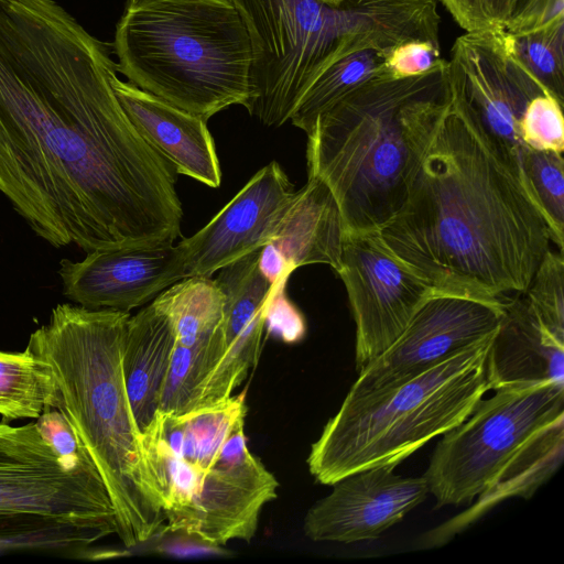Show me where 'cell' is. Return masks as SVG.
Here are the masks:
<instances>
[{"instance_id": "7", "label": "cell", "mask_w": 564, "mask_h": 564, "mask_svg": "<svg viewBox=\"0 0 564 564\" xmlns=\"http://www.w3.org/2000/svg\"><path fill=\"white\" fill-rule=\"evenodd\" d=\"M496 330L405 381L347 393L311 447L316 481L332 486L359 470L395 467L462 423L490 390L486 361Z\"/></svg>"}, {"instance_id": "16", "label": "cell", "mask_w": 564, "mask_h": 564, "mask_svg": "<svg viewBox=\"0 0 564 564\" xmlns=\"http://www.w3.org/2000/svg\"><path fill=\"white\" fill-rule=\"evenodd\" d=\"M58 274L73 303L130 312L185 279L184 248L180 242L98 249L79 261L62 259Z\"/></svg>"}, {"instance_id": "30", "label": "cell", "mask_w": 564, "mask_h": 564, "mask_svg": "<svg viewBox=\"0 0 564 564\" xmlns=\"http://www.w3.org/2000/svg\"><path fill=\"white\" fill-rule=\"evenodd\" d=\"M510 35L520 61L564 105V15Z\"/></svg>"}, {"instance_id": "2", "label": "cell", "mask_w": 564, "mask_h": 564, "mask_svg": "<svg viewBox=\"0 0 564 564\" xmlns=\"http://www.w3.org/2000/svg\"><path fill=\"white\" fill-rule=\"evenodd\" d=\"M379 234L436 293L494 303L527 290L553 242L516 158L451 94Z\"/></svg>"}, {"instance_id": "23", "label": "cell", "mask_w": 564, "mask_h": 564, "mask_svg": "<svg viewBox=\"0 0 564 564\" xmlns=\"http://www.w3.org/2000/svg\"><path fill=\"white\" fill-rule=\"evenodd\" d=\"M389 51L369 47L351 52L329 65L304 93L293 113V126L307 133L316 119L359 86L390 78L386 61Z\"/></svg>"}, {"instance_id": "37", "label": "cell", "mask_w": 564, "mask_h": 564, "mask_svg": "<svg viewBox=\"0 0 564 564\" xmlns=\"http://www.w3.org/2000/svg\"><path fill=\"white\" fill-rule=\"evenodd\" d=\"M323 2H326L328 4H334V6H337L343 0H322Z\"/></svg>"}, {"instance_id": "36", "label": "cell", "mask_w": 564, "mask_h": 564, "mask_svg": "<svg viewBox=\"0 0 564 564\" xmlns=\"http://www.w3.org/2000/svg\"><path fill=\"white\" fill-rule=\"evenodd\" d=\"M175 539H170L158 546L160 553L173 556H200L224 554L223 546L214 545L194 536L178 533Z\"/></svg>"}, {"instance_id": "6", "label": "cell", "mask_w": 564, "mask_h": 564, "mask_svg": "<svg viewBox=\"0 0 564 564\" xmlns=\"http://www.w3.org/2000/svg\"><path fill=\"white\" fill-rule=\"evenodd\" d=\"M251 47L248 112L269 127L290 120L312 83L334 62L359 50L383 51L419 40L420 0H230Z\"/></svg>"}, {"instance_id": "12", "label": "cell", "mask_w": 564, "mask_h": 564, "mask_svg": "<svg viewBox=\"0 0 564 564\" xmlns=\"http://www.w3.org/2000/svg\"><path fill=\"white\" fill-rule=\"evenodd\" d=\"M505 303L433 294L398 339L358 371L348 393L361 394L397 384L446 360L494 333Z\"/></svg>"}, {"instance_id": "1", "label": "cell", "mask_w": 564, "mask_h": 564, "mask_svg": "<svg viewBox=\"0 0 564 564\" xmlns=\"http://www.w3.org/2000/svg\"><path fill=\"white\" fill-rule=\"evenodd\" d=\"M110 48L54 0H0V192L55 248L173 243L176 171L135 130Z\"/></svg>"}, {"instance_id": "14", "label": "cell", "mask_w": 564, "mask_h": 564, "mask_svg": "<svg viewBox=\"0 0 564 564\" xmlns=\"http://www.w3.org/2000/svg\"><path fill=\"white\" fill-rule=\"evenodd\" d=\"M295 193L279 163L259 170L207 225L181 241L185 278L212 276L271 242Z\"/></svg>"}, {"instance_id": "21", "label": "cell", "mask_w": 564, "mask_h": 564, "mask_svg": "<svg viewBox=\"0 0 564 564\" xmlns=\"http://www.w3.org/2000/svg\"><path fill=\"white\" fill-rule=\"evenodd\" d=\"M260 250L226 264L215 279L224 294L225 355L239 368L256 367L263 332L265 306L273 289L259 269Z\"/></svg>"}, {"instance_id": "35", "label": "cell", "mask_w": 564, "mask_h": 564, "mask_svg": "<svg viewBox=\"0 0 564 564\" xmlns=\"http://www.w3.org/2000/svg\"><path fill=\"white\" fill-rule=\"evenodd\" d=\"M441 46L425 41H409L389 51L386 61L390 78L424 74L442 62Z\"/></svg>"}, {"instance_id": "17", "label": "cell", "mask_w": 564, "mask_h": 564, "mask_svg": "<svg viewBox=\"0 0 564 564\" xmlns=\"http://www.w3.org/2000/svg\"><path fill=\"white\" fill-rule=\"evenodd\" d=\"M111 86L135 130L176 173L209 187L220 185L219 160L207 120L122 82L117 74Z\"/></svg>"}, {"instance_id": "13", "label": "cell", "mask_w": 564, "mask_h": 564, "mask_svg": "<svg viewBox=\"0 0 564 564\" xmlns=\"http://www.w3.org/2000/svg\"><path fill=\"white\" fill-rule=\"evenodd\" d=\"M278 488L273 474L249 451L241 419L205 474L198 496L162 534L184 533L218 546L231 540L249 542Z\"/></svg>"}, {"instance_id": "9", "label": "cell", "mask_w": 564, "mask_h": 564, "mask_svg": "<svg viewBox=\"0 0 564 564\" xmlns=\"http://www.w3.org/2000/svg\"><path fill=\"white\" fill-rule=\"evenodd\" d=\"M26 512L118 533L116 511L102 478L73 473L35 422L0 423V513Z\"/></svg>"}, {"instance_id": "31", "label": "cell", "mask_w": 564, "mask_h": 564, "mask_svg": "<svg viewBox=\"0 0 564 564\" xmlns=\"http://www.w3.org/2000/svg\"><path fill=\"white\" fill-rule=\"evenodd\" d=\"M564 258L549 249L523 292L539 322L564 341Z\"/></svg>"}, {"instance_id": "3", "label": "cell", "mask_w": 564, "mask_h": 564, "mask_svg": "<svg viewBox=\"0 0 564 564\" xmlns=\"http://www.w3.org/2000/svg\"><path fill=\"white\" fill-rule=\"evenodd\" d=\"M129 312L58 304L26 350L51 366L57 410L90 454L109 491L126 547L161 535L163 503L127 395L121 357Z\"/></svg>"}, {"instance_id": "29", "label": "cell", "mask_w": 564, "mask_h": 564, "mask_svg": "<svg viewBox=\"0 0 564 564\" xmlns=\"http://www.w3.org/2000/svg\"><path fill=\"white\" fill-rule=\"evenodd\" d=\"M521 178L543 213L553 243L563 252L564 242V159L563 153L522 145L516 153Z\"/></svg>"}, {"instance_id": "4", "label": "cell", "mask_w": 564, "mask_h": 564, "mask_svg": "<svg viewBox=\"0 0 564 564\" xmlns=\"http://www.w3.org/2000/svg\"><path fill=\"white\" fill-rule=\"evenodd\" d=\"M449 100L447 61L346 95L307 134V175L333 193L345 231H372L401 207L411 173Z\"/></svg>"}, {"instance_id": "10", "label": "cell", "mask_w": 564, "mask_h": 564, "mask_svg": "<svg viewBox=\"0 0 564 564\" xmlns=\"http://www.w3.org/2000/svg\"><path fill=\"white\" fill-rule=\"evenodd\" d=\"M337 274L356 324L359 371L403 333L436 292L384 243L379 231H345Z\"/></svg>"}, {"instance_id": "27", "label": "cell", "mask_w": 564, "mask_h": 564, "mask_svg": "<svg viewBox=\"0 0 564 564\" xmlns=\"http://www.w3.org/2000/svg\"><path fill=\"white\" fill-rule=\"evenodd\" d=\"M102 533L41 514L0 513V550H35L79 554Z\"/></svg>"}, {"instance_id": "26", "label": "cell", "mask_w": 564, "mask_h": 564, "mask_svg": "<svg viewBox=\"0 0 564 564\" xmlns=\"http://www.w3.org/2000/svg\"><path fill=\"white\" fill-rule=\"evenodd\" d=\"M225 352L221 324L213 334L192 347L175 343L162 388L159 411L180 414L193 410L202 387Z\"/></svg>"}, {"instance_id": "18", "label": "cell", "mask_w": 564, "mask_h": 564, "mask_svg": "<svg viewBox=\"0 0 564 564\" xmlns=\"http://www.w3.org/2000/svg\"><path fill=\"white\" fill-rule=\"evenodd\" d=\"M490 390L540 382L564 384V341L536 318L523 293L505 303L486 361Z\"/></svg>"}, {"instance_id": "15", "label": "cell", "mask_w": 564, "mask_h": 564, "mask_svg": "<svg viewBox=\"0 0 564 564\" xmlns=\"http://www.w3.org/2000/svg\"><path fill=\"white\" fill-rule=\"evenodd\" d=\"M304 517L305 535L315 542L354 543L378 539L427 497L425 477L402 476L394 466H376L332 485Z\"/></svg>"}, {"instance_id": "20", "label": "cell", "mask_w": 564, "mask_h": 564, "mask_svg": "<svg viewBox=\"0 0 564 564\" xmlns=\"http://www.w3.org/2000/svg\"><path fill=\"white\" fill-rule=\"evenodd\" d=\"M176 337L170 319L153 304L130 316L122 347V375L137 425L142 433L159 411Z\"/></svg>"}, {"instance_id": "22", "label": "cell", "mask_w": 564, "mask_h": 564, "mask_svg": "<svg viewBox=\"0 0 564 564\" xmlns=\"http://www.w3.org/2000/svg\"><path fill=\"white\" fill-rule=\"evenodd\" d=\"M563 456L564 421H560L541 435L465 512L429 531L422 544L429 547L444 544L500 501L513 497L530 498L557 471Z\"/></svg>"}, {"instance_id": "24", "label": "cell", "mask_w": 564, "mask_h": 564, "mask_svg": "<svg viewBox=\"0 0 564 564\" xmlns=\"http://www.w3.org/2000/svg\"><path fill=\"white\" fill-rule=\"evenodd\" d=\"M58 386L51 366L29 350H0V415L3 422L37 419L58 405Z\"/></svg>"}, {"instance_id": "32", "label": "cell", "mask_w": 564, "mask_h": 564, "mask_svg": "<svg viewBox=\"0 0 564 564\" xmlns=\"http://www.w3.org/2000/svg\"><path fill=\"white\" fill-rule=\"evenodd\" d=\"M563 106L551 94L531 100L520 123L522 143L541 151H564Z\"/></svg>"}, {"instance_id": "19", "label": "cell", "mask_w": 564, "mask_h": 564, "mask_svg": "<svg viewBox=\"0 0 564 564\" xmlns=\"http://www.w3.org/2000/svg\"><path fill=\"white\" fill-rule=\"evenodd\" d=\"M345 226L329 187L318 177L296 191L271 240L292 272L306 264L322 263L340 269Z\"/></svg>"}, {"instance_id": "8", "label": "cell", "mask_w": 564, "mask_h": 564, "mask_svg": "<svg viewBox=\"0 0 564 564\" xmlns=\"http://www.w3.org/2000/svg\"><path fill=\"white\" fill-rule=\"evenodd\" d=\"M494 391L434 448L423 476L436 508L470 505L541 435L564 421V384H516Z\"/></svg>"}, {"instance_id": "5", "label": "cell", "mask_w": 564, "mask_h": 564, "mask_svg": "<svg viewBox=\"0 0 564 564\" xmlns=\"http://www.w3.org/2000/svg\"><path fill=\"white\" fill-rule=\"evenodd\" d=\"M131 84L208 120L251 100V41L230 0H129L115 34Z\"/></svg>"}, {"instance_id": "25", "label": "cell", "mask_w": 564, "mask_h": 564, "mask_svg": "<svg viewBox=\"0 0 564 564\" xmlns=\"http://www.w3.org/2000/svg\"><path fill=\"white\" fill-rule=\"evenodd\" d=\"M224 302L215 279L191 276L162 291L152 304L170 319L176 343L192 347L221 324Z\"/></svg>"}, {"instance_id": "11", "label": "cell", "mask_w": 564, "mask_h": 564, "mask_svg": "<svg viewBox=\"0 0 564 564\" xmlns=\"http://www.w3.org/2000/svg\"><path fill=\"white\" fill-rule=\"evenodd\" d=\"M447 80L451 96L511 158L524 145L520 123L529 104L551 94L517 56L510 33L497 29L466 31L456 39Z\"/></svg>"}, {"instance_id": "28", "label": "cell", "mask_w": 564, "mask_h": 564, "mask_svg": "<svg viewBox=\"0 0 564 564\" xmlns=\"http://www.w3.org/2000/svg\"><path fill=\"white\" fill-rule=\"evenodd\" d=\"M465 31L519 33L564 15V0H438Z\"/></svg>"}, {"instance_id": "33", "label": "cell", "mask_w": 564, "mask_h": 564, "mask_svg": "<svg viewBox=\"0 0 564 564\" xmlns=\"http://www.w3.org/2000/svg\"><path fill=\"white\" fill-rule=\"evenodd\" d=\"M35 424L67 469L88 477L102 478L90 454L59 410H44L35 419Z\"/></svg>"}, {"instance_id": "34", "label": "cell", "mask_w": 564, "mask_h": 564, "mask_svg": "<svg viewBox=\"0 0 564 564\" xmlns=\"http://www.w3.org/2000/svg\"><path fill=\"white\" fill-rule=\"evenodd\" d=\"M288 280L284 278L273 285L265 306V328L284 343L294 344L305 336L306 323L285 294Z\"/></svg>"}]
</instances>
